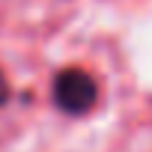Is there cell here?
Wrapping results in <instances>:
<instances>
[{
  "label": "cell",
  "instance_id": "1",
  "mask_svg": "<svg viewBox=\"0 0 152 152\" xmlns=\"http://www.w3.org/2000/svg\"><path fill=\"white\" fill-rule=\"evenodd\" d=\"M99 99V84L90 72L72 66L54 78V104L69 116H84L93 110Z\"/></svg>",
  "mask_w": 152,
  "mask_h": 152
},
{
  "label": "cell",
  "instance_id": "2",
  "mask_svg": "<svg viewBox=\"0 0 152 152\" xmlns=\"http://www.w3.org/2000/svg\"><path fill=\"white\" fill-rule=\"evenodd\" d=\"M9 102V81H6V75L0 72V107H3Z\"/></svg>",
  "mask_w": 152,
  "mask_h": 152
}]
</instances>
